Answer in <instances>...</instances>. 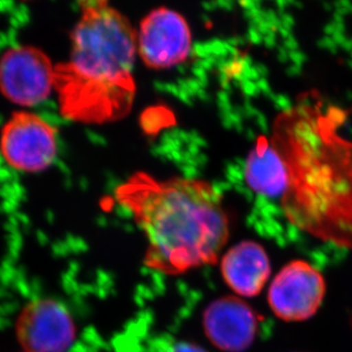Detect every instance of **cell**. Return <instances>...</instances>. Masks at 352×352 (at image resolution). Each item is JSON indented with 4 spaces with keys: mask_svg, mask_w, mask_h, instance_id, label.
<instances>
[{
    "mask_svg": "<svg viewBox=\"0 0 352 352\" xmlns=\"http://www.w3.org/2000/svg\"><path fill=\"white\" fill-rule=\"evenodd\" d=\"M346 114L309 96L276 118L272 143L289 186L283 211L293 226L352 249V140L340 133Z\"/></svg>",
    "mask_w": 352,
    "mask_h": 352,
    "instance_id": "6da1fadb",
    "label": "cell"
},
{
    "mask_svg": "<svg viewBox=\"0 0 352 352\" xmlns=\"http://www.w3.org/2000/svg\"><path fill=\"white\" fill-rule=\"evenodd\" d=\"M326 294L322 274L305 260H293L276 274L268 289V305L284 322H305L317 314Z\"/></svg>",
    "mask_w": 352,
    "mask_h": 352,
    "instance_id": "8992f818",
    "label": "cell"
},
{
    "mask_svg": "<svg viewBox=\"0 0 352 352\" xmlns=\"http://www.w3.org/2000/svg\"><path fill=\"white\" fill-rule=\"evenodd\" d=\"M166 352H208L206 349H203L202 346L194 344L190 342H176L166 350Z\"/></svg>",
    "mask_w": 352,
    "mask_h": 352,
    "instance_id": "7c38bea8",
    "label": "cell"
},
{
    "mask_svg": "<svg viewBox=\"0 0 352 352\" xmlns=\"http://www.w3.org/2000/svg\"><path fill=\"white\" fill-rule=\"evenodd\" d=\"M23 352H25V351H23Z\"/></svg>",
    "mask_w": 352,
    "mask_h": 352,
    "instance_id": "4fadbf2b",
    "label": "cell"
},
{
    "mask_svg": "<svg viewBox=\"0 0 352 352\" xmlns=\"http://www.w3.org/2000/svg\"><path fill=\"white\" fill-rule=\"evenodd\" d=\"M261 317L237 296L214 300L203 313V329L213 346L223 352H244L256 340Z\"/></svg>",
    "mask_w": 352,
    "mask_h": 352,
    "instance_id": "9c48e42d",
    "label": "cell"
},
{
    "mask_svg": "<svg viewBox=\"0 0 352 352\" xmlns=\"http://www.w3.org/2000/svg\"><path fill=\"white\" fill-rule=\"evenodd\" d=\"M16 336L25 352H67L76 339V325L63 305L34 300L17 317Z\"/></svg>",
    "mask_w": 352,
    "mask_h": 352,
    "instance_id": "ba28073f",
    "label": "cell"
},
{
    "mask_svg": "<svg viewBox=\"0 0 352 352\" xmlns=\"http://www.w3.org/2000/svg\"><path fill=\"white\" fill-rule=\"evenodd\" d=\"M116 199L146 237L145 265L159 273L214 265L230 237L221 194L206 180L137 173L118 186Z\"/></svg>",
    "mask_w": 352,
    "mask_h": 352,
    "instance_id": "7a4b0ae2",
    "label": "cell"
},
{
    "mask_svg": "<svg viewBox=\"0 0 352 352\" xmlns=\"http://www.w3.org/2000/svg\"><path fill=\"white\" fill-rule=\"evenodd\" d=\"M245 182L251 190L268 197H283L289 186V173L284 160L272 140L260 136L246 157Z\"/></svg>",
    "mask_w": 352,
    "mask_h": 352,
    "instance_id": "8fae6325",
    "label": "cell"
},
{
    "mask_svg": "<svg viewBox=\"0 0 352 352\" xmlns=\"http://www.w3.org/2000/svg\"><path fill=\"white\" fill-rule=\"evenodd\" d=\"M55 89V65L37 47L19 45L0 57V91L12 103L32 107Z\"/></svg>",
    "mask_w": 352,
    "mask_h": 352,
    "instance_id": "5b68a950",
    "label": "cell"
},
{
    "mask_svg": "<svg viewBox=\"0 0 352 352\" xmlns=\"http://www.w3.org/2000/svg\"><path fill=\"white\" fill-rule=\"evenodd\" d=\"M193 38L186 19L176 10L161 7L140 22L137 54L146 67L166 70L184 63L192 52Z\"/></svg>",
    "mask_w": 352,
    "mask_h": 352,
    "instance_id": "52a82bcc",
    "label": "cell"
},
{
    "mask_svg": "<svg viewBox=\"0 0 352 352\" xmlns=\"http://www.w3.org/2000/svg\"><path fill=\"white\" fill-rule=\"evenodd\" d=\"M220 270L227 286L242 298L259 296L272 274L268 253L253 241L230 248L221 259Z\"/></svg>",
    "mask_w": 352,
    "mask_h": 352,
    "instance_id": "30bf717a",
    "label": "cell"
},
{
    "mask_svg": "<svg viewBox=\"0 0 352 352\" xmlns=\"http://www.w3.org/2000/svg\"><path fill=\"white\" fill-rule=\"evenodd\" d=\"M137 31L107 1L80 3L67 62L55 65L60 113L76 122L123 119L136 96Z\"/></svg>",
    "mask_w": 352,
    "mask_h": 352,
    "instance_id": "3957f363",
    "label": "cell"
},
{
    "mask_svg": "<svg viewBox=\"0 0 352 352\" xmlns=\"http://www.w3.org/2000/svg\"><path fill=\"white\" fill-rule=\"evenodd\" d=\"M57 130L38 114L19 111L0 133V153L8 166L21 173H40L57 157Z\"/></svg>",
    "mask_w": 352,
    "mask_h": 352,
    "instance_id": "277c9868",
    "label": "cell"
}]
</instances>
